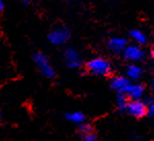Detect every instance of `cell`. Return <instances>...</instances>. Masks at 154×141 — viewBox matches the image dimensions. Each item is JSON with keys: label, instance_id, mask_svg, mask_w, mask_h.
<instances>
[{"label": "cell", "instance_id": "cell-1", "mask_svg": "<svg viewBox=\"0 0 154 141\" xmlns=\"http://www.w3.org/2000/svg\"><path fill=\"white\" fill-rule=\"evenodd\" d=\"M33 60L35 65L37 66L38 70L40 71L42 75H44L48 78H53L54 76V69L51 65L48 59L45 55L41 53H36L33 56Z\"/></svg>", "mask_w": 154, "mask_h": 141}, {"label": "cell", "instance_id": "cell-2", "mask_svg": "<svg viewBox=\"0 0 154 141\" xmlns=\"http://www.w3.org/2000/svg\"><path fill=\"white\" fill-rule=\"evenodd\" d=\"M88 69L91 73L96 75L104 76L110 73L111 71V65L107 60H104L102 58H96L91 60L88 63Z\"/></svg>", "mask_w": 154, "mask_h": 141}, {"label": "cell", "instance_id": "cell-3", "mask_svg": "<svg viewBox=\"0 0 154 141\" xmlns=\"http://www.w3.org/2000/svg\"><path fill=\"white\" fill-rule=\"evenodd\" d=\"M69 38H70V32L66 28H58L56 30L51 31L48 35L49 41L53 44H56V45L64 44Z\"/></svg>", "mask_w": 154, "mask_h": 141}, {"label": "cell", "instance_id": "cell-4", "mask_svg": "<svg viewBox=\"0 0 154 141\" xmlns=\"http://www.w3.org/2000/svg\"><path fill=\"white\" fill-rule=\"evenodd\" d=\"M126 110L131 115L135 118H142L147 112L145 103L140 100H131L128 103Z\"/></svg>", "mask_w": 154, "mask_h": 141}, {"label": "cell", "instance_id": "cell-5", "mask_svg": "<svg viewBox=\"0 0 154 141\" xmlns=\"http://www.w3.org/2000/svg\"><path fill=\"white\" fill-rule=\"evenodd\" d=\"M64 58H65L67 66L70 68H77L81 64L80 56L73 49H67L65 54H64Z\"/></svg>", "mask_w": 154, "mask_h": 141}, {"label": "cell", "instance_id": "cell-6", "mask_svg": "<svg viewBox=\"0 0 154 141\" xmlns=\"http://www.w3.org/2000/svg\"><path fill=\"white\" fill-rule=\"evenodd\" d=\"M123 56L126 60L130 61H140L143 59L144 53L139 46L137 45H130L126 46L125 49L123 51Z\"/></svg>", "mask_w": 154, "mask_h": 141}, {"label": "cell", "instance_id": "cell-7", "mask_svg": "<svg viewBox=\"0 0 154 141\" xmlns=\"http://www.w3.org/2000/svg\"><path fill=\"white\" fill-rule=\"evenodd\" d=\"M123 94H125L131 100H140L144 95V88L141 85H131L130 83L123 91Z\"/></svg>", "mask_w": 154, "mask_h": 141}, {"label": "cell", "instance_id": "cell-8", "mask_svg": "<svg viewBox=\"0 0 154 141\" xmlns=\"http://www.w3.org/2000/svg\"><path fill=\"white\" fill-rule=\"evenodd\" d=\"M108 46L113 53L120 54L126 48V40L125 38H120V37H114L109 40Z\"/></svg>", "mask_w": 154, "mask_h": 141}, {"label": "cell", "instance_id": "cell-9", "mask_svg": "<svg viewBox=\"0 0 154 141\" xmlns=\"http://www.w3.org/2000/svg\"><path fill=\"white\" fill-rule=\"evenodd\" d=\"M128 85H130V81L125 76H115L111 80V86L119 93H123Z\"/></svg>", "mask_w": 154, "mask_h": 141}, {"label": "cell", "instance_id": "cell-10", "mask_svg": "<svg viewBox=\"0 0 154 141\" xmlns=\"http://www.w3.org/2000/svg\"><path fill=\"white\" fill-rule=\"evenodd\" d=\"M126 74H128V78H131L133 80H137L142 75V69L139 67V66L133 64V65L128 66V69H126Z\"/></svg>", "mask_w": 154, "mask_h": 141}, {"label": "cell", "instance_id": "cell-11", "mask_svg": "<svg viewBox=\"0 0 154 141\" xmlns=\"http://www.w3.org/2000/svg\"><path fill=\"white\" fill-rule=\"evenodd\" d=\"M66 118L71 123L74 124H81L84 122L85 120V117L82 112L80 111H74V112H69L66 114Z\"/></svg>", "mask_w": 154, "mask_h": 141}, {"label": "cell", "instance_id": "cell-12", "mask_svg": "<svg viewBox=\"0 0 154 141\" xmlns=\"http://www.w3.org/2000/svg\"><path fill=\"white\" fill-rule=\"evenodd\" d=\"M131 36L133 37V39L137 41L140 44H144L146 42V36L142 31L140 30H133L131 32Z\"/></svg>", "mask_w": 154, "mask_h": 141}, {"label": "cell", "instance_id": "cell-13", "mask_svg": "<svg viewBox=\"0 0 154 141\" xmlns=\"http://www.w3.org/2000/svg\"><path fill=\"white\" fill-rule=\"evenodd\" d=\"M128 101H126V95L123 93H119L117 97V106L121 111L126 110V106H128Z\"/></svg>", "mask_w": 154, "mask_h": 141}, {"label": "cell", "instance_id": "cell-14", "mask_svg": "<svg viewBox=\"0 0 154 141\" xmlns=\"http://www.w3.org/2000/svg\"><path fill=\"white\" fill-rule=\"evenodd\" d=\"M78 130H79V132H80L82 135H88V134H91V125H88V124H86V123L79 124Z\"/></svg>", "mask_w": 154, "mask_h": 141}, {"label": "cell", "instance_id": "cell-15", "mask_svg": "<svg viewBox=\"0 0 154 141\" xmlns=\"http://www.w3.org/2000/svg\"><path fill=\"white\" fill-rule=\"evenodd\" d=\"M80 141H96V137H95V135H93L91 133V134H88V135H83L82 139Z\"/></svg>", "mask_w": 154, "mask_h": 141}, {"label": "cell", "instance_id": "cell-16", "mask_svg": "<svg viewBox=\"0 0 154 141\" xmlns=\"http://www.w3.org/2000/svg\"><path fill=\"white\" fill-rule=\"evenodd\" d=\"M149 114L151 115H154V103H152V104H150V106H149Z\"/></svg>", "mask_w": 154, "mask_h": 141}, {"label": "cell", "instance_id": "cell-17", "mask_svg": "<svg viewBox=\"0 0 154 141\" xmlns=\"http://www.w3.org/2000/svg\"><path fill=\"white\" fill-rule=\"evenodd\" d=\"M3 8H4V2L3 0H0V11H3Z\"/></svg>", "mask_w": 154, "mask_h": 141}, {"label": "cell", "instance_id": "cell-18", "mask_svg": "<svg viewBox=\"0 0 154 141\" xmlns=\"http://www.w3.org/2000/svg\"><path fill=\"white\" fill-rule=\"evenodd\" d=\"M20 2H22L23 4H28L30 2V0H20Z\"/></svg>", "mask_w": 154, "mask_h": 141}, {"label": "cell", "instance_id": "cell-19", "mask_svg": "<svg viewBox=\"0 0 154 141\" xmlns=\"http://www.w3.org/2000/svg\"><path fill=\"white\" fill-rule=\"evenodd\" d=\"M2 118V112H1V109H0V120Z\"/></svg>", "mask_w": 154, "mask_h": 141}, {"label": "cell", "instance_id": "cell-20", "mask_svg": "<svg viewBox=\"0 0 154 141\" xmlns=\"http://www.w3.org/2000/svg\"><path fill=\"white\" fill-rule=\"evenodd\" d=\"M152 56H153V59H154V51H153V53H152Z\"/></svg>", "mask_w": 154, "mask_h": 141}, {"label": "cell", "instance_id": "cell-21", "mask_svg": "<svg viewBox=\"0 0 154 141\" xmlns=\"http://www.w3.org/2000/svg\"><path fill=\"white\" fill-rule=\"evenodd\" d=\"M153 86H154V80H153Z\"/></svg>", "mask_w": 154, "mask_h": 141}]
</instances>
